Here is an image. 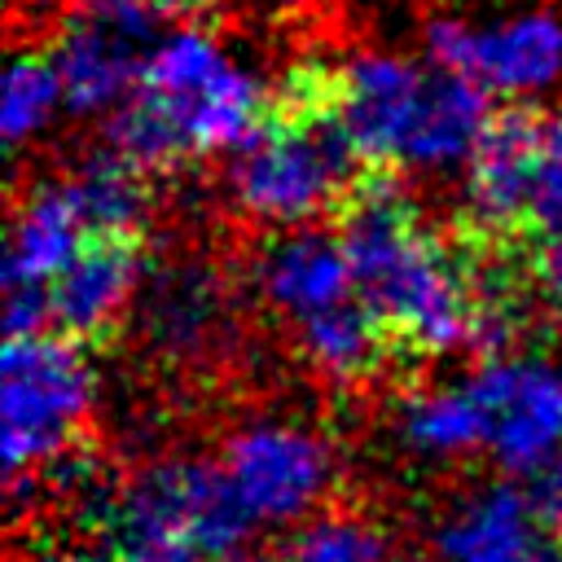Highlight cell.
I'll list each match as a JSON object with an SVG mask.
<instances>
[{"label": "cell", "mask_w": 562, "mask_h": 562, "mask_svg": "<svg viewBox=\"0 0 562 562\" xmlns=\"http://www.w3.org/2000/svg\"><path fill=\"white\" fill-rule=\"evenodd\" d=\"M356 285L382 316L400 369H422L474 338V233L430 224L400 171L369 167L334 215Z\"/></svg>", "instance_id": "6da1fadb"}, {"label": "cell", "mask_w": 562, "mask_h": 562, "mask_svg": "<svg viewBox=\"0 0 562 562\" xmlns=\"http://www.w3.org/2000/svg\"><path fill=\"white\" fill-rule=\"evenodd\" d=\"M263 88L202 22L176 26L136 92L105 114V145L149 176H167L184 162L237 154L268 119Z\"/></svg>", "instance_id": "7a4b0ae2"}, {"label": "cell", "mask_w": 562, "mask_h": 562, "mask_svg": "<svg viewBox=\"0 0 562 562\" xmlns=\"http://www.w3.org/2000/svg\"><path fill=\"white\" fill-rule=\"evenodd\" d=\"M364 171L338 123V61L299 57L281 70L259 132L228 158L224 198L259 228H303L334 220Z\"/></svg>", "instance_id": "3957f363"}, {"label": "cell", "mask_w": 562, "mask_h": 562, "mask_svg": "<svg viewBox=\"0 0 562 562\" xmlns=\"http://www.w3.org/2000/svg\"><path fill=\"white\" fill-rule=\"evenodd\" d=\"M97 378L88 347L53 329L4 342L0 356V452L4 479H31L88 439Z\"/></svg>", "instance_id": "277c9868"}, {"label": "cell", "mask_w": 562, "mask_h": 562, "mask_svg": "<svg viewBox=\"0 0 562 562\" xmlns=\"http://www.w3.org/2000/svg\"><path fill=\"white\" fill-rule=\"evenodd\" d=\"M202 4L206 0H75L48 35L66 110L79 119L114 114L136 92L158 44L176 26L198 22Z\"/></svg>", "instance_id": "5b68a950"}, {"label": "cell", "mask_w": 562, "mask_h": 562, "mask_svg": "<svg viewBox=\"0 0 562 562\" xmlns=\"http://www.w3.org/2000/svg\"><path fill=\"white\" fill-rule=\"evenodd\" d=\"M250 509L255 527H299L338 501V452L299 417H246L224 435L215 457Z\"/></svg>", "instance_id": "8992f818"}, {"label": "cell", "mask_w": 562, "mask_h": 562, "mask_svg": "<svg viewBox=\"0 0 562 562\" xmlns=\"http://www.w3.org/2000/svg\"><path fill=\"white\" fill-rule=\"evenodd\" d=\"M479 417L483 448L509 474H531L562 452V364L544 351L487 356L465 378Z\"/></svg>", "instance_id": "52a82bcc"}, {"label": "cell", "mask_w": 562, "mask_h": 562, "mask_svg": "<svg viewBox=\"0 0 562 562\" xmlns=\"http://www.w3.org/2000/svg\"><path fill=\"white\" fill-rule=\"evenodd\" d=\"M132 325L154 360L202 364L224 347L233 329V285L224 268L198 250L149 259Z\"/></svg>", "instance_id": "ba28073f"}, {"label": "cell", "mask_w": 562, "mask_h": 562, "mask_svg": "<svg viewBox=\"0 0 562 562\" xmlns=\"http://www.w3.org/2000/svg\"><path fill=\"white\" fill-rule=\"evenodd\" d=\"M422 40L430 66L465 75L492 97H527L562 79V22L553 13H522L492 31L435 13Z\"/></svg>", "instance_id": "9c48e42d"}, {"label": "cell", "mask_w": 562, "mask_h": 562, "mask_svg": "<svg viewBox=\"0 0 562 562\" xmlns=\"http://www.w3.org/2000/svg\"><path fill=\"white\" fill-rule=\"evenodd\" d=\"M544 140V110L509 101L492 110L470 162H465V202L461 220L492 241L531 237V193Z\"/></svg>", "instance_id": "30bf717a"}, {"label": "cell", "mask_w": 562, "mask_h": 562, "mask_svg": "<svg viewBox=\"0 0 562 562\" xmlns=\"http://www.w3.org/2000/svg\"><path fill=\"white\" fill-rule=\"evenodd\" d=\"M430 92V61L400 53H351L338 61V123L364 167H404V149Z\"/></svg>", "instance_id": "8fae6325"}, {"label": "cell", "mask_w": 562, "mask_h": 562, "mask_svg": "<svg viewBox=\"0 0 562 562\" xmlns=\"http://www.w3.org/2000/svg\"><path fill=\"white\" fill-rule=\"evenodd\" d=\"M145 268V237L92 233L48 285V329L70 342L101 347L132 321Z\"/></svg>", "instance_id": "7c38bea8"}, {"label": "cell", "mask_w": 562, "mask_h": 562, "mask_svg": "<svg viewBox=\"0 0 562 562\" xmlns=\"http://www.w3.org/2000/svg\"><path fill=\"white\" fill-rule=\"evenodd\" d=\"M246 277L255 299L285 325V334L360 294L338 233L316 224L263 228V237L250 250Z\"/></svg>", "instance_id": "4fadbf2b"}, {"label": "cell", "mask_w": 562, "mask_h": 562, "mask_svg": "<svg viewBox=\"0 0 562 562\" xmlns=\"http://www.w3.org/2000/svg\"><path fill=\"white\" fill-rule=\"evenodd\" d=\"M549 540L522 479H474L430 522V562H527Z\"/></svg>", "instance_id": "5bb4252c"}, {"label": "cell", "mask_w": 562, "mask_h": 562, "mask_svg": "<svg viewBox=\"0 0 562 562\" xmlns=\"http://www.w3.org/2000/svg\"><path fill=\"white\" fill-rule=\"evenodd\" d=\"M88 224L61 176L31 180L13 211L4 237V285H53V277L88 241Z\"/></svg>", "instance_id": "9a60e30c"}, {"label": "cell", "mask_w": 562, "mask_h": 562, "mask_svg": "<svg viewBox=\"0 0 562 562\" xmlns=\"http://www.w3.org/2000/svg\"><path fill=\"white\" fill-rule=\"evenodd\" d=\"M290 342H294V356L334 386H364L400 369L395 342L364 294L303 321L299 329H290Z\"/></svg>", "instance_id": "2e32d148"}, {"label": "cell", "mask_w": 562, "mask_h": 562, "mask_svg": "<svg viewBox=\"0 0 562 562\" xmlns=\"http://www.w3.org/2000/svg\"><path fill=\"white\" fill-rule=\"evenodd\" d=\"M88 233H127L145 237L149 211H154V176L127 162L114 145H101L83 154L75 167L61 171Z\"/></svg>", "instance_id": "e0dca14e"}, {"label": "cell", "mask_w": 562, "mask_h": 562, "mask_svg": "<svg viewBox=\"0 0 562 562\" xmlns=\"http://www.w3.org/2000/svg\"><path fill=\"white\" fill-rule=\"evenodd\" d=\"M395 443L430 465L474 457L483 448V417L470 386H413L395 408Z\"/></svg>", "instance_id": "ac0fdd59"}, {"label": "cell", "mask_w": 562, "mask_h": 562, "mask_svg": "<svg viewBox=\"0 0 562 562\" xmlns=\"http://www.w3.org/2000/svg\"><path fill=\"white\" fill-rule=\"evenodd\" d=\"M61 105H66V88H61V70L53 61L48 40L18 44L9 53L4 105H0V127H4L9 154H22L31 140H40Z\"/></svg>", "instance_id": "d6986e66"}, {"label": "cell", "mask_w": 562, "mask_h": 562, "mask_svg": "<svg viewBox=\"0 0 562 562\" xmlns=\"http://www.w3.org/2000/svg\"><path fill=\"white\" fill-rule=\"evenodd\" d=\"M285 558L290 562H400V549L391 527L369 505L334 501L294 527Z\"/></svg>", "instance_id": "ffe728a7"}, {"label": "cell", "mask_w": 562, "mask_h": 562, "mask_svg": "<svg viewBox=\"0 0 562 562\" xmlns=\"http://www.w3.org/2000/svg\"><path fill=\"white\" fill-rule=\"evenodd\" d=\"M562 224V110H544V140L531 193V237Z\"/></svg>", "instance_id": "44dd1931"}, {"label": "cell", "mask_w": 562, "mask_h": 562, "mask_svg": "<svg viewBox=\"0 0 562 562\" xmlns=\"http://www.w3.org/2000/svg\"><path fill=\"white\" fill-rule=\"evenodd\" d=\"M522 259H527V277H531V290H536L540 307L562 312V224L549 228V233L527 237Z\"/></svg>", "instance_id": "7402d4cb"}, {"label": "cell", "mask_w": 562, "mask_h": 562, "mask_svg": "<svg viewBox=\"0 0 562 562\" xmlns=\"http://www.w3.org/2000/svg\"><path fill=\"white\" fill-rule=\"evenodd\" d=\"M522 487H527V496H531L544 531L562 540V452L549 457L544 465H536L531 474H522Z\"/></svg>", "instance_id": "603a6c76"}, {"label": "cell", "mask_w": 562, "mask_h": 562, "mask_svg": "<svg viewBox=\"0 0 562 562\" xmlns=\"http://www.w3.org/2000/svg\"><path fill=\"white\" fill-rule=\"evenodd\" d=\"M259 9H268V13H312L316 4H325V0H255Z\"/></svg>", "instance_id": "cb8c5ba5"}, {"label": "cell", "mask_w": 562, "mask_h": 562, "mask_svg": "<svg viewBox=\"0 0 562 562\" xmlns=\"http://www.w3.org/2000/svg\"><path fill=\"white\" fill-rule=\"evenodd\" d=\"M527 562H562V540H558V536H549V540H544Z\"/></svg>", "instance_id": "d4e9b609"}, {"label": "cell", "mask_w": 562, "mask_h": 562, "mask_svg": "<svg viewBox=\"0 0 562 562\" xmlns=\"http://www.w3.org/2000/svg\"><path fill=\"white\" fill-rule=\"evenodd\" d=\"M228 562H290V558H272V553H237Z\"/></svg>", "instance_id": "484cf974"}, {"label": "cell", "mask_w": 562, "mask_h": 562, "mask_svg": "<svg viewBox=\"0 0 562 562\" xmlns=\"http://www.w3.org/2000/svg\"><path fill=\"white\" fill-rule=\"evenodd\" d=\"M31 4H35V9H61V13H66L75 0H31Z\"/></svg>", "instance_id": "4316f807"}]
</instances>
